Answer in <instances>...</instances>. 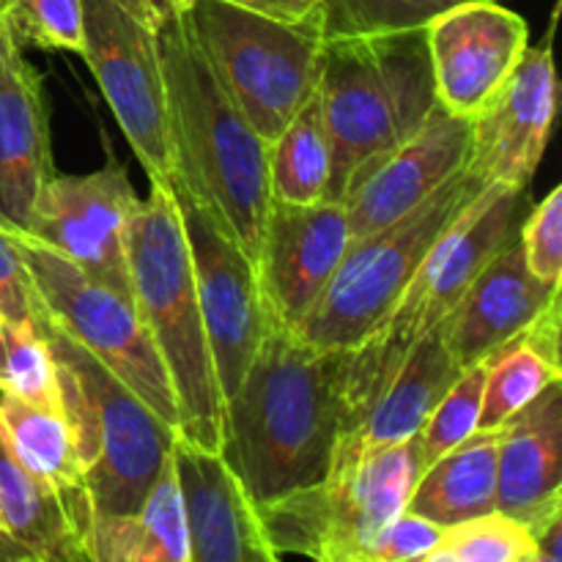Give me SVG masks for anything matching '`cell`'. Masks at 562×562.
<instances>
[{"label":"cell","mask_w":562,"mask_h":562,"mask_svg":"<svg viewBox=\"0 0 562 562\" xmlns=\"http://www.w3.org/2000/svg\"><path fill=\"white\" fill-rule=\"evenodd\" d=\"M346 355L272 318L245 379L223 404L220 453L256 505L329 475L346 423Z\"/></svg>","instance_id":"1"},{"label":"cell","mask_w":562,"mask_h":562,"mask_svg":"<svg viewBox=\"0 0 562 562\" xmlns=\"http://www.w3.org/2000/svg\"><path fill=\"white\" fill-rule=\"evenodd\" d=\"M170 184L201 203L256 263L269 206V146L245 119L195 44L184 14L159 25Z\"/></svg>","instance_id":"2"},{"label":"cell","mask_w":562,"mask_h":562,"mask_svg":"<svg viewBox=\"0 0 562 562\" xmlns=\"http://www.w3.org/2000/svg\"><path fill=\"white\" fill-rule=\"evenodd\" d=\"M132 305L146 324L168 371L179 412V437L220 450L223 393L206 338L190 245L181 225L173 187L151 181L126 231Z\"/></svg>","instance_id":"3"},{"label":"cell","mask_w":562,"mask_h":562,"mask_svg":"<svg viewBox=\"0 0 562 562\" xmlns=\"http://www.w3.org/2000/svg\"><path fill=\"white\" fill-rule=\"evenodd\" d=\"M316 93L333 148L327 201H340L368 162L415 135L439 108L426 27L327 38Z\"/></svg>","instance_id":"4"},{"label":"cell","mask_w":562,"mask_h":562,"mask_svg":"<svg viewBox=\"0 0 562 562\" xmlns=\"http://www.w3.org/2000/svg\"><path fill=\"white\" fill-rule=\"evenodd\" d=\"M38 335L53 355L60 412L86 472L93 516L132 514L168 464L176 431L47 313Z\"/></svg>","instance_id":"5"},{"label":"cell","mask_w":562,"mask_h":562,"mask_svg":"<svg viewBox=\"0 0 562 562\" xmlns=\"http://www.w3.org/2000/svg\"><path fill=\"white\" fill-rule=\"evenodd\" d=\"M521 201L525 192L488 184L445 231L376 329L346 355L344 437L362 420L412 346L453 313L472 280L519 231Z\"/></svg>","instance_id":"6"},{"label":"cell","mask_w":562,"mask_h":562,"mask_svg":"<svg viewBox=\"0 0 562 562\" xmlns=\"http://www.w3.org/2000/svg\"><path fill=\"white\" fill-rule=\"evenodd\" d=\"M426 470L420 439L338 461L327 477L258 505L269 543L318 562H371L384 530L409 505Z\"/></svg>","instance_id":"7"},{"label":"cell","mask_w":562,"mask_h":562,"mask_svg":"<svg viewBox=\"0 0 562 562\" xmlns=\"http://www.w3.org/2000/svg\"><path fill=\"white\" fill-rule=\"evenodd\" d=\"M486 187L464 165L404 217L351 239L327 289L294 333L324 351L357 349L398 302L445 231Z\"/></svg>","instance_id":"8"},{"label":"cell","mask_w":562,"mask_h":562,"mask_svg":"<svg viewBox=\"0 0 562 562\" xmlns=\"http://www.w3.org/2000/svg\"><path fill=\"white\" fill-rule=\"evenodd\" d=\"M184 16L220 86L269 146L316 93L322 22H280L228 0H195Z\"/></svg>","instance_id":"9"},{"label":"cell","mask_w":562,"mask_h":562,"mask_svg":"<svg viewBox=\"0 0 562 562\" xmlns=\"http://www.w3.org/2000/svg\"><path fill=\"white\" fill-rule=\"evenodd\" d=\"M151 0H82V58L148 179L170 184L159 25Z\"/></svg>","instance_id":"10"},{"label":"cell","mask_w":562,"mask_h":562,"mask_svg":"<svg viewBox=\"0 0 562 562\" xmlns=\"http://www.w3.org/2000/svg\"><path fill=\"white\" fill-rule=\"evenodd\" d=\"M9 231L25 261L44 313L60 329H66L82 349L104 362L126 387L135 390L179 434V412H176L168 371L135 305L88 278L82 269L27 236L25 231Z\"/></svg>","instance_id":"11"},{"label":"cell","mask_w":562,"mask_h":562,"mask_svg":"<svg viewBox=\"0 0 562 562\" xmlns=\"http://www.w3.org/2000/svg\"><path fill=\"white\" fill-rule=\"evenodd\" d=\"M137 203L130 173L110 157L93 173L49 176L27 214L25 234L132 302L126 231Z\"/></svg>","instance_id":"12"},{"label":"cell","mask_w":562,"mask_h":562,"mask_svg":"<svg viewBox=\"0 0 562 562\" xmlns=\"http://www.w3.org/2000/svg\"><path fill=\"white\" fill-rule=\"evenodd\" d=\"M173 195L190 245L198 302L225 404L241 384L263 335L272 327V313L263 302L250 256L184 190L173 187Z\"/></svg>","instance_id":"13"},{"label":"cell","mask_w":562,"mask_h":562,"mask_svg":"<svg viewBox=\"0 0 562 562\" xmlns=\"http://www.w3.org/2000/svg\"><path fill=\"white\" fill-rule=\"evenodd\" d=\"M426 44L437 102L472 121L525 58L530 27L497 0H461L428 22Z\"/></svg>","instance_id":"14"},{"label":"cell","mask_w":562,"mask_h":562,"mask_svg":"<svg viewBox=\"0 0 562 562\" xmlns=\"http://www.w3.org/2000/svg\"><path fill=\"white\" fill-rule=\"evenodd\" d=\"M558 99L560 88L549 31L541 47H527L508 82L472 119L467 168L486 184L527 192L552 135Z\"/></svg>","instance_id":"15"},{"label":"cell","mask_w":562,"mask_h":562,"mask_svg":"<svg viewBox=\"0 0 562 562\" xmlns=\"http://www.w3.org/2000/svg\"><path fill=\"white\" fill-rule=\"evenodd\" d=\"M349 241V217L340 201L307 206L272 201L256 272L274 322L289 329L300 327L327 289Z\"/></svg>","instance_id":"16"},{"label":"cell","mask_w":562,"mask_h":562,"mask_svg":"<svg viewBox=\"0 0 562 562\" xmlns=\"http://www.w3.org/2000/svg\"><path fill=\"white\" fill-rule=\"evenodd\" d=\"M472 121L450 115L439 104L426 124L368 162L346 187L344 203L351 239L384 228L420 206L445 181L464 170L470 159Z\"/></svg>","instance_id":"17"},{"label":"cell","mask_w":562,"mask_h":562,"mask_svg":"<svg viewBox=\"0 0 562 562\" xmlns=\"http://www.w3.org/2000/svg\"><path fill=\"white\" fill-rule=\"evenodd\" d=\"M170 461L190 538V562L280 560L263 532L258 505L220 450H206L176 434Z\"/></svg>","instance_id":"18"},{"label":"cell","mask_w":562,"mask_h":562,"mask_svg":"<svg viewBox=\"0 0 562 562\" xmlns=\"http://www.w3.org/2000/svg\"><path fill=\"white\" fill-rule=\"evenodd\" d=\"M562 283L549 285L530 272L519 231L494 252L459 305L442 322L445 344L461 368H472L519 338Z\"/></svg>","instance_id":"19"},{"label":"cell","mask_w":562,"mask_h":562,"mask_svg":"<svg viewBox=\"0 0 562 562\" xmlns=\"http://www.w3.org/2000/svg\"><path fill=\"white\" fill-rule=\"evenodd\" d=\"M497 510L530 536L562 519V382L549 384L503 426Z\"/></svg>","instance_id":"20"},{"label":"cell","mask_w":562,"mask_h":562,"mask_svg":"<svg viewBox=\"0 0 562 562\" xmlns=\"http://www.w3.org/2000/svg\"><path fill=\"white\" fill-rule=\"evenodd\" d=\"M53 173L44 80L16 53L0 75V223L5 228L25 231L33 201Z\"/></svg>","instance_id":"21"},{"label":"cell","mask_w":562,"mask_h":562,"mask_svg":"<svg viewBox=\"0 0 562 562\" xmlns=\"http://www.w3.org/2000/svg\"><path fill=\"white\" fill-rule=\"evenodd\" d=\"M461 373L464 368L450 355L442 324H439L437 329H431L426 338L412 346L404 362L395 368L393 376L384 382L373 404L368 406L362 420L340 439L333 467L351 456L390 448V445L417 437L434 406L459 382Z\"/></svg>","instance_id":"22"},{"label":"cell","mask_w":562,"mask_h":562,"mask_svg":"<svg viewBox=\"0 0 562 562\" xmlns=\"http://www.w3.org/2000/svg\"><path fill=\"white\" fill-rule=\"evenodd\" d=\"M86 547L64 499L11 450L0 426V562H80Z\"/></svg>","instance_id":"23"},{"label":"cell","mask_w":562,"mask_h":562,"mask_svg":"<svg viewBox=\"0 0 562 562\" xmlns=\"http://www.w3.org/2000/svg\"><path fill=\"white\" fill-rule=\"evenodd\" d=\"M86 560L190 562V538L173 461L168 459L137 510L124 516H93L86 536Z\"/></svg>","instance_id":"24"},{"label":"cell","mask_w":562,"mask_h":562,"mask_svg":"<svg viewBox=\"0 0 562 562\" xmlns=\"http://www.w3.org/2000/svg\"><path fill=\"white\" fill-rule=\"evenodd\" d=\"M503 426L477 428L470 439L420 472L406 510L450 527L497 510V461Z\"/></svg>","instance_id":"25"},{"label":"cell","mask_w":562,"mask_h":562,"mask_svg":"<svg viewBox=\"0 0 562 562\" xmlns=\"http://www.w3.org/2000/svg\"><path fill=\"white\" fill-rule=\"evenodd\" d=\"M0 426L11 450L20 456L22 464L49 483L64 499L66 514L77 527L86 547L88 527H91V497H88L86 472L77 459L71 431L64 420V412H49L42 406L25 404L9 393H0Z\"/></svg>","instance_id":"26"},{"label":"cell","mask_w":562,"mask_h":562,"mask_svg":"<svg viewBox=\"0 0 562 562\" xmlns=\"http://www.w3.org/2000/svg\"><path fill=\"white\" fill-rule=\"evenodd\" d=\"M267 170L272 201L294 206L327 201L333 148L318 93H313L285 130L269 143Z\"/></svg>","instance_id":"27"},{"label":"cell","mask_w":562,"mask_h":562,"mask_svg":"<svg viewBox=\"0 0 562 562\" xmlns=\"http://www.w3.org/2000/svg\"><path fill=\"white\" fill-rule=\"evenodd\" d=\"M562 382V366L549 360L543 351L514 338L488 360L486 384H483L481 428H499L536 401L549 384Z\"/></svg>","instance_id":"28"},{"label":"cell","mask_w":562,"mask_h":562,"mask_svg":"<svg viewBox=\"0 0 562 562\" xmlns=\"http://www.w3.org/2000/svg\"><path fill=\"white\" fill-rule=\"evenodd\" d=\"M0 393L60 412V390L47 340L0 316Z\"/></svg>","instance_id":"29"},{"label":"cell","mask_w":562,"mask_h":562,"mask_svg":"<svg viewBox=\"0 0 562 562\" xmlns=\"http://www.w3.org/2000/svg\"><path fill=\"white\" fill-rule=\"evenodd\" d=\"M426 562H536L532 536L503 510L442 527V541Z\"/></svg>","instance_id":"30"},{"label":"cell","mask_w":562,"mask_h":562,"mask_svg":"<svg viewBox=\"0 0 562 562\" xmlns=\"http://www.w3.org/2000/svg\"><path fill=\"white\" fill-rule=\"evenodd\" d=\"M461 0H318V22L324 42L346 36L426 27L437 14Z\"/></svg>","instance_id":"31"},{"label":"cell","mask_w":562,"mask_h":562,"mask_svg":"<svg viewBox=\"0 0 562 562\" xmlns=\"http://www.w3.org/2000/svg\"><path fill=\"white\" fill-rule=\"evenodd\" d=\"M0 16L20 49L82 53V0H9Z\"/></svg>","instance_id":"32"},{"label":"cell","mask_w":562,"mask_h":562,"mask_svg":"<svg viewBox=\"0 0 562 562\" xmlns=\"http://www.w3.org/2000/svg\"><path fill=\"white\" fill-rule=\"evenodd\" d=\"M486 362L467 368L459 376V382L442 395L434 412L428 415L426 426L420 428L417 439H420L423 461L426 467L442 453L453 450L464 439L481 428V409H483V384H486Z\"/></svg>","instance_id":"33"},{"label":"cell","mask_w":562,"mask_h":562,"mask_svg":"<svg viewBox=\"0 0 562 562\" xmlns=\"http://www.w3.org/2000/svg\"><path fill=\"white\" fill-rule=\"evenodd\" d=\"M519 241L527 267L538 280L562 283V187H554L519 225Z\"/></svg>","instance_id":"34"},{"label":"cell","mask_w":562,"mask_h":562,"mask_svg":"<svg viewBox=\"0 0 562 562\" xmlns=\"http://www.w3.org/2000/svg\"><path fill=\"white\" fill-rule=\"evenodd\" d=\"M0 316L33 333H38L44 322V307L33 289L31 274L16 250L14 236L3 223H0Z\"/></svg>","instance_id":"35"},{"label":"cell","mask_w":562,"mask_h":562,"mask_svg":"<svg viewBox=\"0 0 562 562\" xmlns=\"http://www.w3.org/2000/svg\"><path fill=\"white\" fill-rule=\"evenodd\" d=\"M442 541V527L420 514L404 510L393 525L384 530L382 541L373 549L371 562H412L428 560V554Z\"/></svg>","instance_id":"36"},{"label":"cell","mask_w":562,"mask_h":562,"mask_svg":"<svg viewBox=\"0 0 562 562\" xmlns=\"http://www.w3.org/2000/svg\"><path fill=\"white\" fill-rule=\"evenodd\" d=\"M228 3L280 22L318 20V0H228Z\"/></svg>","instance_id":"37"},{"label":"cell","mask_w":562,"mask_h":562,"mask_svg":"<svg viewBox=\"0 0 562 562\" xmlns=\"http://www.w3.org/2000/svg\"><path fill=\"white\" fill-rule=\"evenodd\" d=\"M532 543H536V562H562V519H554L538 536H532Z\"/></svg>","instance_id":"38"},{"label":"cell","mask_w":562,"mask_h":562,"mask_svg":"<svg viewBox=\"0 0 562 562\" xmlns=\"http://www.w3.org/2000/svg\"><path fill=\"white\" fill-rule=\"evenodd\" d=\"M16 53H22V49L11 42L9 31H5V25H3V16H0V75H3L5 64H9Z\"/></svg>","instance_id":"39"},{"label":"cell","mask_w":562,"mask_h":562,"mask_svg":"<svg viewBox=\"0 0 562 562\" xmlns=\"http://www.w3.org/2000/svg\"><path fill=\"white\" fill-rule=\"evenodd\" d=\"M192 3H195V0H151V5H154V9H157L162 16L187 14Z\"/></svg>","instance_id":"40"},{"label":"cell","mask_w":562,"mask_h":562,"mask_svg":"<svg viewBox=\"0 0 562 562\" xmlns=\"http://www.w3.org/2000/svg\"><path fill=\"white\" fill-rule=\"evenodd\" d=\"M5 3H9V0H0V11H3V5H5Z\"/></svg>","instance_id":"41"}]
</instances>
